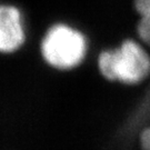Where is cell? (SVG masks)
Listing matches in <instances>:
<instances>
[{"label":"cell","mask_w":150,"mask_h":150,"mask_svg":"<svg viewBox=\"0 0 150 150\" xmlns=\"http://www.w3.org/2000/svg\"><path fill=\"white\" fill-rule=\"evenodd\" d=\"M96 66L99 74L112 82L137 86L150 80V54L131 38L121 40L116 47L100 50Z\"/></svg>","instance_id":"cell-1"},{"label":"cell","mask_w":150,"mask_h":150,"mask_svg":"<svg viewBox=\"0 0 150 150\" xmlns=\"http://www.w3.org/2000/svg\"><path fill=\"white\" fill-rule=\"evenodd\" d=\"M39 54L51 69L70 71L85 64L88 40L80 29L67 22H57L46 30L39 45Z\"/></svg>","instance_id":"cell-2"},{"label":"cell","mask_w":150,"mask_h":150,"mask_svg":"<svg viewBox=\"0 0 150 150\" xmlns=\"http://www.w3.org/2000/svg\"><path fill=\"white\" fill-rule=\"evenodd\" d=\"M25 42V22L20 9L11 4H2L0 7V51L4 54H13Z\"/></svg>","instance_id":"cell-3"},{"label":"cell","mask_w":150,"mask_h":150,"mask_svg":"<svg viewBox=\"0 0 150 150\" xmlns=\"http://www.w3.org/2000/svg\"><path fill=\"white\" fill-rule=\"evenodd\" d=\"M136 13L134 31L141 43L150 48V0H132Z\"/></svg>","instance_id":"cell-4"},{"label":"cell","mask_w":150,"mask_h":150,"mask_svg":"<svg viewBox=\"0 0 150 150\" xmlns=\"http://www.w3.org/2000/svg\"><path fill=\"white\" fill-rule=\"evenodd\" d=\"M139 144L141 150H150V126L141 130L139 134Z\"/></svg>","instance_id":"cell-5"},{"label":"cell","mask_w":150,"mask_h":150,"mask_svg":"<svg viewBox=\"0 0 150 150\" xmlns=\"http://www.w3.org/2000/svg\"><path fill=\"white\" fill-rule=\"evenodd\" d=\"M149 107H150V92H149Z\"/></svg>","instance_id":"cell-6"}]
</instances>
